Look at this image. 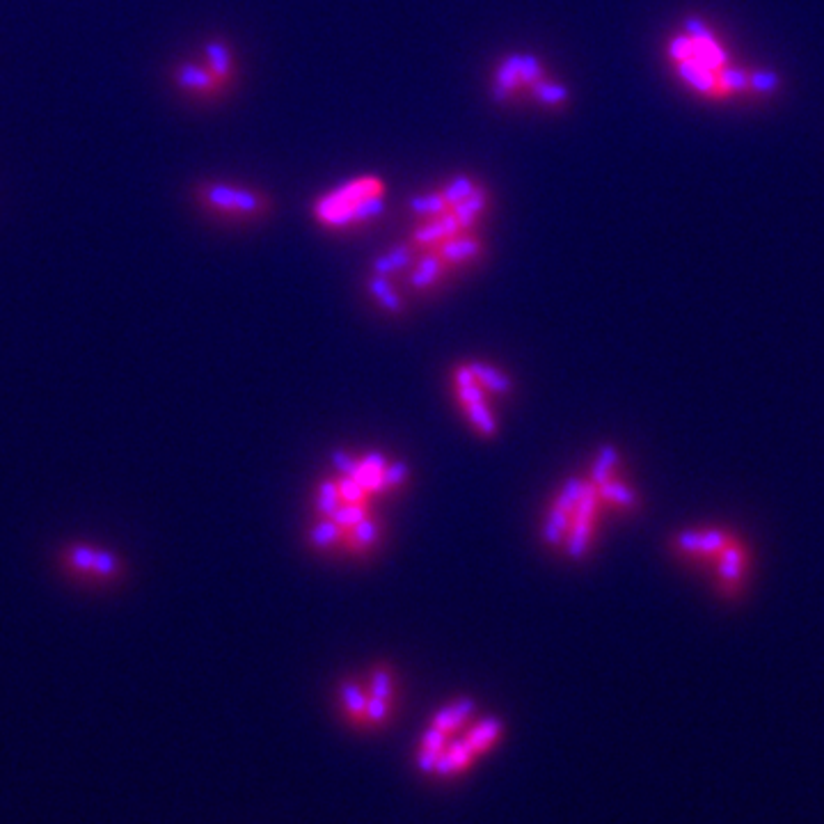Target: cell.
I'll return each instance as SVG.
<instances>
[{
    "label": "cell",
    "mask_w": 824,
    "mask_h": 824,
    "mask_svg": "<svg viewBox=\"0 0 824 824\" xmlns=\"http://www.w3.org/2000/svg\"><path fill=\"white\" fill-rule=\"evenodd\" d=\"M543 76V65L534 55H509L495 71L493 97L497 101L509 99L520 87H532L534 83L543 81Z\"/></svg>",
    "instance_id": "obj_8"
},
{
    "label": "cell",
    "mask_w": 824,
    "mask_h": 824,
    "mask_svg": "<svg viewBox=\"0 0 824 824\" xmlns=\"http://www.w3.org/2000/svg\"><path fill=\"white\" fill-rule=\"evenodd\" d=\"M337 488L339 497H342V504H364L369 499V493L355 477H342L337 481Z\"/></svg>",
    "instance_id": "obj_38"
},
{
    "label": "cell",
    "mask_w": 824,
    "mask_h": 824,
    "mask_svg": "<svg viewBox=\"0 0 824 824\" xmlns=\"http://www.w3.org/2000/svg\"><path fill=\"white\" fill-rule=\"evenodd\" d=\"M385 209V181L358 177L323 195L314 206V218L326 227H348L367 223Z\"/></svg>",
    "instance_id": "obj_2"
},
{
    "label": "cell",
    "mask_w": 824,
    "mask_h": 824,
    "mask_svg": "<svg viewBox=\"0 0 824 824\" xmlns=\"http://www.w3.org/2000/svg\"><path fill=\"white\" fill-rule=\"evenodd\" d=\"M474 760H477V754L470 749V744L463 740H456L447 744V749L442 751V756L438 763H435V774L440 776H456L465 770H470Z\"/></svg>",
    "instance_id": "obj_15"
},
{
    "label": "cell",
    "mask_w": 824,
    "mask_h": 824,
    "mask_svg": "<svg viewBox=\"0 0 824 824\" xmlns=\"http://www.w3.org/2000/svg\"><path fill=\"white\" fill-rule=\"evenodd\" d=\"M479 186L474 184L472 179H465V177H458V179H454L451 181V184H447L445 188L440 190L442 193V197H445V202H447V206H449V211L454 209L456 204H461L465 197H470L474 190H477Z\"/></svg>",
    "instance_id": "obj_36"
},
{
    "label": "cell",
    "mask_w": 824,
    "mask_h": 824,
    "mask_svg": "<svg viewBox=\"0 0 824 824\" xmlns=\"http://www.w3.org/2000/svg\"><path fill=\"white\" fill-rule=\"evenodd\" d=\"M342 538L344 529L330 518H321V522H316L312 534H309V541H312L316 550H330L335 545H342Z\"/></svg>",
    "instance_id": "obj_30"
},
{
    "label": "cell",
    "mask_w": 824,
    "mask_h": 824,
    "mask_svg": "<svg viewBox=\"0 0 824 824\" xmlns=\"http://www.w3.org/2000/svg\"><path fill=\"white\" fill-rule=\"evenodd\" d=\"M751 568H754V550L740 534H735L710 568L717 596L726 602H738L749 586Z\"/></svg>",
    "instance_id": "obj_4"
},
{
    "label": "cell",
    "mask_w": 824,
    "mask_h": 824,
    "mask_svg": "<svg viewBox=\"0 0 824 824\" xmlns=\"http://www.w3.org/2000/svg\"><path fill=\"white\" fill-rule=\"evenodd\" d=\"M596 488H598V497H600L602 504L616 506V509H621V511H635L639 506L637 493L623 479L609 477L607 481H602L600 486H596Z\"/></svg>",
    "instance_id": "obj_19"
},
{
    "label": "cell",
    "mask_w": 824,
    "mask_h": 824,
    "mask_svg": "<svg viewBox=\"0 0 824 824\" xmlns=\"http://www.w3.org/2000/svg\"><path fill=\"white\" fill-rule=\"evenodd\" d=\"M412 209H415V213L419 218L426 220V218L440 216V213L449 211V206H447L445 197H442L440 190H435V193L415 197V200H412Z\"/></svg>",
    "instance_id": "obj_34"
},
{
    "label": "cell",
    "mask_w": 824,
    "mask_h": 824,
    "mask_svg": "<svg viewBox=\"0 0 824 824\" xmlns=\"http://www.w3.org/2000/svg\"><path fill=\"white\" fill-rule=\"evenodd\" d=\"M339 506H342V497H339L337 481H321L319 490H316V513H319L321 518H332V513H335Z\"/></svg>",
    "instance_id": "obj_33"
},
{
    "label": "cell",
    "mask_w": 824,
    "mask_h": 824,
    "mask_svg": "<svg viewBox=\"0 0 824 824\" xmlns=\"http://www.w3.org/2000/svg\"><path fill=\"white\" fill-rule=\"evenodd\" d=\"M486 202H488L486 190L477 188L470 197H465V200H463L461 204H456L454 209H451V213H454L458 223H461V227L467 232V229H470L474 223H477L479 216L483 213V209H486Z\"/></svg>",
    "instance_id": "obj_29"
},
{
    "label": "cell",
    "mask_w": 824,
    "mask_h": 824,
    "mask_svg": "<svg viewBox=\"0 0 824 824\" xmlns=\"http://www.w3.org/2000/svg\"><path fill=\"white\" fill-rule=\"evenodd\" d=\"M447 733L438 731V728H429V731L424 733L422 738V747H419V767H422L424 772H433L435 770V763H438L442 751L447 749Z\"/></svg>",
    "instance_id": "obj_26"
},
{
    "label": "cell",
    "mask_w": 824,
    "mask_h": 824,
    "mask_svg": "<svg viewBox=\"0 0 824 824\" xmlns=\"http://www.w3.org/2000/svg\"><path fill=\"white\" fill-rule=\"evenodd\" d=\"M438 255L447 261L449 266H463L467 261H474L477 257H481L483 252V245L479 241V236H472L467 232H461L456 236H451V239L442 241L438 248H433Z\"/></svg>",
    "instance_id": "obj_14"
},
{
    "label": "cell",
    "mask_w": 824,
    "mask_h": 824,
    "mask_svg": "<svg viewBox=\"0 0 824 824\" xmlns=\"http://www.w3.org/2000/svg\"><path fill=\"white\" fill-rule=\"evenodd\" d=\"M387 463H390V461H387L383 454H369V456L360 458L351 477H355L362 483V488L367 490L369 497L378 495V493H385L383 472H385Z\"/></svg>",
    "instance_id": "obj_16"
},
{
    "label": "cell",
    "mask_w": 824,
    "mask_h": 824,
    "mask_svg": "<svg viewBox=\"0 0 824 824\" xmlns=\"http://www.w3.org/2000/svg\"><path fill=\"white\" fill-rule=\"evenodd\" d=\"M534 97L545 103V106H561V103L568 101V90L564 85L550 83V81H538L532 85Z\"/></svg>",
    "instance_id": "obj_35"
},
{
    "label": "cell",
    "mask_w": 824,
    "mask_h": 824,
    "mask_svg": "<svg viewBox=\"0 0 824 824\" xmlns=\"http://www.w3.org/2000/svg\"><path fill=\"white\" fill-rule=\"evenodd\" d=\"M369 291H371V296L378 300L380 307L385 309V312L401 314L403 309H406V303H403L401 293H396V289L392 287L390 277L374 273L369 277Z\"/></svg>",
    "instance_id": "obj_24"
},
{
    "label": "cell",
    "mask_w": 824,
    "mask_h": 824,
    "mask_svg": "<svg viewBox=\"0 0 824 824\" xmlns=\"http://www.w3.org/2000/svg\"><path fill=\"white\" fill-rule=\"evenodd\" d=\"M53 566L67 584L87 593L120 589L129 577V564L120 552L90 538H69L53 554Z\"/></svg>",
    "instance_id": "obj_1"
},
{
    "label": "cell",
    "mask_w": 824,
    "mask_h": 824,
    "mask_svg": "<svg viewBox=\"0 0 824 824\" xmlns=\"http://www.w3.org/2000/svg\"><path fill=\"white\" fill-rule=\"evenodd\" d=\"M474 710H477V703H474L472 699H458L456 703H449L442 710L435 712L431 726L438 728V731L442 733L451 735L474 715Z\"/></svg>",
    "instance_id": "obj_18"
},
{
    "label": "cell",
    "mask_w": 824,
    "mask_h": 824,
    "mask_svg": "<svg viewBox=\"0 0 824 824\" xmlns=\"http://www.w3.org/2000/svg\"><path fill=\"white\" fill-rule=\"evenodd\" d=\"M447 268H449L447 261L442 259L435 250H429L424 257L417 259L415 271H412L410 275V284L417 291L431 289L433 284H438L440 277L447 273Z\"/></svg>",
    "instance_id": "obj_17"
},
{
    "label": "cell",
    "mask_w": 824,
    "mask_h": 824,
    "mask_svg": "<svg viewBox=\"0 0 824 824\" xmlns=\"http://www.w3.org/2000/svg\"><path fill=\"white\" fill-rule=\"evenodd\" d=\"M618 451L612 445H605L596 456V461L591 465V472H589V481L593 486H600L602 481H607L609 477H614L616 472V465H618Z\"/></svg>",
    "instance_id": "obj_31"
},
{
    "label": "cell",
    "mask_w": 824,
    "mask_h": 824,
    "mask_svg": "<svg viewBox=\"0 0 824 824\" xmlns=\"http://www.w3.org/2000/svg\"><path fill=\"white\" fill-rule=\"evenodd\" d=\"M600 497L598 488L593 486L591 481H586V486L582 490L580 502L575 506L573 520H570V529L566 534V552L570 559H582L589 552V543L593 536V529H596V515L600 509Z\"/></svg>",
    "instance_id": "obj_7"
},
{
    "label": "cell",
    "mask_w": 824,
    "mask_h": 824,
    "mask_svg": "<svg viewBox=\"0 0 824 824\" xmlns=\"http://www.w3.org/2000/svg\"><path fill=\"white\" fill-rule=\"evenodd\" d=\"M415 245H396L387 255L380 257L374 264V273L392 277L396 273H401L403 268H408L412 264V257H415Z\"/></svg>",
    "instance_id": "obj_27"
},
{
    "label": "cell",
    "mask_w": 824,
    "mask_h": 824,
    "mask_svg": "<svg viewBox=\"0 0 824 824\" xmlns=\"http://www.w3.org/2000/svg\"><path fill=\"white\" fill-rule=\"evenodd\" d=\"M369 518V506L364 504H342L339 509L332 513L330 520H335L342 529H351L353 525H358L360 520Z\"/></svg>",
    "instance_id": "obj_37"
},
{
    "label": "cell",
    "mask_w": 824,
    "mask_h": 824,
    "mask_svg": "<svg viewBox=\"0 0 824 824\" xmlns=\"http://www.w3.org/2000/svg\"><path fill=\"white\" fill-rule=\"evenodd\" d=\"M454 383H456L458 401H461V406L467 412V417H470L474 429H477L483 438H493V435L497 433L495 415L490 412L488 403H486V390L479 385V380L474 378L467 364L465 367L456 369Z\"/></svg>",
    "instance_id": "obj_6"
},
{
    "label": "cell",
    "mask_w": 824,
    "mask_h": 824,
    "mask_svg": "<svg viewBox=\"0 0 824 824\" xmlns=\"http://www.w3.org/2000/svg\"><path fill=\"white\" fill-rule=\"evenodd\" d=\"M470 371L474 374V378L479 380V385L483 390L493 392V394H509L513 390V383L511 378L504 374V371H499L497 367H490L486 362H470L467 364Z\"/></svg>",
    "instance_id": "obj_25"
},
{
    "label": "cell",
    "mask_w": 824,
    "mask_h": 824,
    "mask_svg": "<svg viewBox=\"0 0 824 824\" xmlns=\"http://www.w3.org/2000/svg\"><path fill=\"white\" fill-rule=\"evenodd\" d=\"M339 696H342L344 712L346 717L351 719V724L358 728L367 726V689L353 683V680H346V683L339 687Z\"/></svg>",
    "instance_id": "obj_20"
},
{
    "label": "cell",
    "mask_w": 824,
    "mask_h": 824,
    "mask_svg": "<svg viewBox=\"0 0 824 824\" xmlns=\"http://www.w3.org/2000/svg\"><path fill=\"white\" fill-rule=\"evenodd\" d=\"M499 738H502V724H499L497 719H483L465 735V742L470 744L474 754L481 756L486 754L488 749H493Z\"/></svg>",
    "instance_id": "obj_23"
},
{
    "label": "cell",
    "mask_w": 824,
    "mask_h": 824,
    "mask_svg": "<svg viewBox=\"0 0 824 824\" xmlns=\"http://www.w3.org/2000/svg\"><path fill=\"white\" fill-rule=\"evenodd\" d=\"M170 81L184 94H193V97L202 99L218 97V94L225 92L223 83L202 62H179L170 71Z\"/></svg>",
    "instance_id": "obj_10"
},
{
    "label": "cell",
    "mask_w": 824,
    "mask_h": 824,
    "mask_svg": "<svg viewBox=\"0 0 824 824\" xmlns=\"http://www.w3.org/2000/svg\"><path fill=\"white\" fill-rule=\"evenodd\" d=\"M673 69H676L678 78L689 87V90L701 94V97H705V99L721 101L717 71L705 69L703 65H699V62H694V60L673 62Z\"/></svg>",
    "instance_id": "obj_12"
},
{
    "label": "cell",
    "mask_w": 824,
    "mask_h": 824,
    "mask_svg": "<svg viewBox=\"0 0 824 824\" xmlns=\"http://www.w3.org/2000/svg\"><path fill=\"white\" fill-rule=\"evenodd\" d=\"M408 477V467L403 463H387L385 472H383V486L385 490H394L399 488L403 481Z\"/></svg>",
    "instance_id": "obj_39"
},
{
    "label": "cell",
    "mask_w": 824,
    "mask_h": 824,
    "mask_svg": "<svg viewBox=\"0 0 824 824\" xmlns=\"http://www.w3.org/2000/svg\"><path fill=\"white\" fill-rule=\"evenodd\" d=\"M332 463H335V467L339 470V474H342V477H351L355 465H358V461H355L353 456L344 454V451H335V454H332Z\"/></svg>",
    "instance_id": "obj_40"
},
{
    "label": "cell",
    "mask_w": 824,
    "mask_h": 824,
    "mask_svg": "<svg viewBox=\"0 0 824 824\" xmlns=\"http://www.w3.org/2000/svg\"><path fill=\"white\" fill-rule=\"evenodd\" d=\"M202 53H204L206 69H209L211 74L216 76L227 90V87L232 85L234 78H236L234 51L229 49L223 39H209V42H204Z\"/></svg>",
    "instance_id": "obj_13"
},
{
    "label": "cell",
    "mask_w": 824,
    "mask_h": 824,
    "mask_svg": "<svg viewBox=\"0 0 824 824\" xmlns=\"http://www.w3.org/2000/svg\"><path fill=\"white\" fill-rule=\"evenodd\" d=\"M367 696L369 699H380V701H390L394 699V676L390 669L376 667L371 671L369 685H367Z\"/></svg>",
    "instance_id": "obj_32"
},
{
    "label": "cell",
    "mask_w": 824,
    "mask_h": 824,
    "mask_svg": "<svg viewBox=\"0 0 824 824\" xmlns=\"http://www.w3.org/2000/svg\"><path fill=\"white\" fill-rule=\"evenodd\" d=\"M193 200L202 211L225 220H257L268 209L261 190L232 181H202L193 188Z\"/></svg>",
    "instance_id": "obj_3"
},
{
    "label": "cell",
    "mask_w": 824,
    "mask_h": 824,
    "mask_svg": "<svg viewBox=\"0 0 824 824\" xmlns=\"http://www.w3.org/2000/svg\"><path fill=\"white\" fill-rule=\"evenodd\" d=\"M465 229L458 223L456 216L451 211L440 213V216H433V218H426L422 220V225L415 229V234H412V245L415 248H426V250H433L438 248L442 241L451 239V236L461 234Z\"/></svg>",
    "instance_id": "obj_11"
},
{
    "label": "cell",
    "mask_w": 824,
    "mask_h": 824,
    "mask_svg": "<svg viewBox=\"0 0 824 824\" xmlns=\"http://www.w3.org/2000/svg\"><path fill=\"white\" fill-rule=\"evenodd\" d=\"M376 541H378V525L371 520V515H369V518L360 520L358 525H353L351 529H344L342 545L351 552H367L374 548Z\"/></svg>",
    "instance_id": "obj_22"
},
{
    "label": "cell",
    "mask_w": 824,
    "mask_h": 824,
    "mask_svg": "<svg viewBox=\"0 0 824 824\" xmlns=\"http://www.w3.org/2000/svg\"><path fill=\"white\" fill-rule=\"evenodd\" d=\"M584 486H586L584 479L573 477L564 483V488H561L559 495L554 497V504L543 527V538L548 545H561L566 541L570 520H573L575 506L577 502H580Z\"/></svg>",
    "instance_id": "obj_9"
},
{
    "label": "cell",
    "mask_w": 824,
    "mask_h": 824,
    "mask_svg": "<svg viewBox=\"0 0 824 824\" xmlns=\"http://www.w3.org/2000/svg\"><path fill=\"white\" fill-rule=\"evenodd\" d=\"M735 534L738 532L721 525L689 527L683 529V532L673 534L671 550L676 552L680 559L687 561V564L712 568V564L719 559V554L733 541Z\"/></svg>",
    "instance_id": "obj_5"
},
{
    "label": "cell",
    "mask_w": 824,
    "mask_h": 824,
    "mask_svg": "<svg viewBox=\"0 0 824 824\" xmlns=\"http://www.w3.org/2000/svg\"><path fill=\"white\" fill-rule=\"evenodd\" d=\"M721 99H749V69L726 65L717 71Z\"/></svg>",
    "instance_id": "obj_21"
},
{
    "label": "cell",
    "mask_w": 824,
    "mask_h": 824,
    "mask_svg": "<svg viewBox=\"0 0 824 824\" xmlns=\"http://www.w3.org/2000/svg\"><path fill=\"white\" fill-rule=\"evenodd\" d=\"M781 90V76L774 69H749V99H770Z\"/></svg>",
    "instance_id": "obj_28"
}]
</instances>
